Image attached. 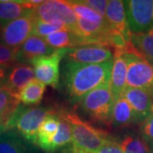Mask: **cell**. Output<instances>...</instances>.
<instances>
[{
    "instance_id": "cell-23",
    "label": "cell",
    "mask_w": 153,
    "mask_h": 153,
    "mask_svg": "<svg viewBox=\"0 0 153 153\" xmlns=\"http://www.w3.org/2000/svg\"><path fill=\"white\" fill-rule=\"evenodd\" d=\"M131 42L153 66V28L147 33L132 34Z\"/></svg>"
},
{
    "instance_id": "cell-33",
    "label": "cell",
    "mask_w": 153,
    "mask_h": 153,
    "mask_svg": "<svg viewBox=\"0 0 153 153\" xmlns=\"http://www.w3.org/2000/svg\"><path fill=\"white\" fill-rule=\"evenodd\" d=\"M64 153H88L86 152H84V151H82V150H80V149H77L75 146H71V148H69L68 150H66L65 151V152Z\"/></svg>"
},
{
    "instance_id": "cell-35",
    "label": "cell",
    "mask_w": 153,
    "mask_h": 153,
    "mask_svg": "<svg viewBox=\"0 0 153 153\" xmlns=\"http://www.w3.org/2000/svg\"><path fill=\"white\" fill-rule=\"evenodd\" d=\"M152 147L150 148V153H153V144H151Z\"/></svg>"
},
{
    "instance_id": "cell-21",
    "label": "cell",
    "mask_w": 153,
    "mask_h": 153,
    "mask_svg": "<svg viewBox=\"0 0 153 153\" xmlns=\"http://www.w3.org/2000/svg\"><path fill=\"white\" fill-rule=\"evenodd\" d=\"M46 85L34 78L18 94L21 103L32 106L38 105L42 100Z\"/></svg>"
},
{
    "instance_id": "cell-6",
    "label": "cell",
    "mask_w": 153,
    "mask_h": 153,
    "mask_svg": "<svg viewBox=\"0 0 153 153\" xmlns=\"http://www.w3.org/2000/svg\"><path fill=\"white\" fill-rule=\"evenodd\" d=\"M126 18L131 34L149 32L153 28V0L123 1Z\"/></svg>"
},
{
    "instance_id": "cell-17",
    "label": "cell",
    "mask_w": 153,
    "mask_h": 153,
    "mask_svg": "<svg viewBox=\"0 0 153 153\" xmlns=\"http://www.w3.org/2000/svg\"><path fill=\"white\" fill-rule=\"evenodd\" d=\"M45 42L53 49H73L86 45L84 40L72 31H59L44 38Z\"/></svg>"
},
{
    "instance_id": "cell-32",
    "label": "cell",
    "mask_w": 153,
    "mask_h": 153,
    "mask_svg": "<svg viewBox=\"0 0 153 153\" xmlns=\"http://www.w3.org/2000/svg\"><path fill=\"white\" fill-rule=\"evenodd\" d=\"M10 66L0 65V88L4 86L6 81H7V78H8V76L10 74Z\"/></svg>"
},
{
    "instance_id": "cell-4",
    "label": "cell",
    "mask_w": 153,
    "mask_h": 153,
    "mask_svg": "<svg viewBox=\"0 0 153 153\" xmlns=\"http://www.w3.org/2000/svg\"><path fill=\"white\" fill-rule=\"evenodd\" d=\"M79 102L82 111L89 118L104 125H111L115 99L110 81L88 93Z\"/></svg>"
},
{
    "instance_id": "cell-29",
    "label": "cell",
    "mask_w": 153,
    "mask_h": 153,
    "mask_svg": "<svg viewBox=\"0 0 153 153\" xmlns=\"http://www.w3.org/2000/svg\"><path fill=\"white\" fill-rule=\"evenodd\" d=\"M80 3L96 12L105 21V11L108 1L106 0H82Z\"/></svg>"
},
{
    "instance_id": "cell-12",
    "label": "cell",
    "mask_w": 153,
    "mask_h": 153,
    "mask_svg": "<svg viewBox=\"0 0 153 153\" xmlns=\"http://www.w3.org/2000/svg\"><path fill=\"white\" fill-rule=\"evenodd\" d=\"M105 22L110 29L121 33L128 42H131L132 34L127 22L123 1H108L105 11Z\"/></svg>"
},
{
    "instance_id": "cell-11",
    "label": "cell",
    "mask_w": 153,
    "mask_h": 153,
    "mask_svg": "<svg viewBox=\"0 0 153 153\" xmlns=\"http://www.w3.org/2000/svg\"><path fill=\"white\" fill-rule=\"evenodd\" d=\"M123 97L131 105L135 122L143 123L152 114L153 109L152 96L147 91L127 87L123 94Z\"/></svg>"
},
{
    "instance_id": "cell-27",
    "label": "cell",
    "mask_w": 153,
    "mask_h": 153,
    "mask_svg": "<svg viewBox=\"0 0 153 153\" xmlns=\"http://www.w3.org/2000/svg\"><path fill=\"white\" fill-rule=\"evenodd\" d=\"M123 153H150L147 142L139 136H127L121 143Z\"/></svg>"
},
{
    "instance_id": "cell-8",
    "label": "cell",
    "mask_w": 153,
    "mask_h": 153,
    "mask_svg": "<svg viewBox=\"0 0 153 153\" xmlns=\"http://www.w3.org/2000/svg\"><path fill=\"white\" fill-rule=\"evenodd\" d=\"M36 20L44 22H60L76 32L77 17L71 7L63 0H47L33 10Z\"/></svg>"
},
{
    "instance_id": "cell-28",
    "label": "cell",
    "mask_w": 153,
    "mask_h": 153,
    "mask_svg": "<svg viewBox=\"0 0 153 153\" xmlns=\"http://www.w3.org/2000/svg\"><path fill=\"white\" fill-rule=\"evenodd\" d=\"M19 49L10 48L0 43V65L10 66L17 63V54Z\"/></svg>"
},
{
    "instance_id": "cell-2",
    "label": "cell",
    "mask_w": 153,
    "mask_h": 153,
    "mask_svg": "<svg viewBox=\"0 0 153 153\" xmlns=\"http://www.w3.org/2000/svg\"><path fill=\"white\" fill-rule=\"evenodd\" d=\"M55 111L45 107L18 105L6 123V131L16 129L17 133L28 143L36 146L38 131L40 125L48 115Z\"/></svg>"
},
{
    "instance_id": "cell-3",
    "label": "cell",
    "mask_w": 153,
    "mask_h": 153,
    "mask_svg": "<svg viewBox=\"0 0 153 153\" xmlns=\"http://www.w3.org/2000/svg\"><path fill=\"white\" fill-rule=\"evenodd\" d=\"M71 127L73 146L88 153H94L105 143L112 140L107 132L94 128L82 120L76 113L60 111L59 112Z\"/></svg>"
},
{
    "instance_id": "cell-9",
    "label": "cell",
    "mask_w": 153,
    "mask_h": 153,
    "mask_svg": "<svg viewBox=\"0 0 153 153\" xmlns=\"http://www.w3.org/2000/svg\"><path fill=\"white\" fill-rule=\"evenodd\" d=\"M35 21L36 18L32 10L27 16L0 28V43L10 48L20 49L25 41L33 35Z\"/></svg>"
},
{
    "instance_id": "cell-13",
    "label": "cell",
    "mask_w": 153,
    "mask_h": 153,
    "mask_svg": "<svg viewBox=\"0 0 153 153\" xmlns=\"http://www.w3.org/2000/svg\"><path fill=\"white\" fill-rule=\"evenodd\" d=\"M55 49L50 47L43 38L32 35L21 46L17 54V61L22 64L30 63L36 58L53 54Z\"/></svg>"
},
{
    "instance_id": "cell-30",
    "label": "cell",
    "mask_w": 153,
    "mask_h": 153,
    "mask_svg": "<svg viewBox=\"0 0 153 153\" xmlns=\"http://www.w3.org/2000/svg\"><path fill=\"white\" fill-rule=\"evenodd\" d=\"M140 132L143 139L146 142L153 144V111L142 123Z\"/></svg>"
},
{
    "instance_id": "cell-5",
    "label": "cell",
    "mask_w": 153,
    "mask_h": 153,
    "mask_svg": "<svg viewBox=\"0 0 153 153\" xmlns=\"http://www.w3.org/2000/svg\"><path fill=\"white\" fill-rule=\"evenodd\" d=\"M121 55L127 65V87L146 90L153 96V66L133 44Z\"/></svg>"
},
{
    "instance_id": "cell-7",
    "label": "cell",
    "mask_w": 153,
    "mask_h": 153,
    "mask_svg": "<svg viewBox=\"0 0 153 153\" xmlns=\"http://www.w3.org/2000/svg\"><path fill=\"white\" fill-rule=\"evenodd\" d=\"M69 49H57L49 55L38 57L29 64L33 66L36 79L54 88L60 84V61L67 55Z\"/></svg>"
},
{
    "instance_id": "cell-31",
    "label": "cell",
    "mask_w": 153,
    "mask_h": 153,
    "mask_svg": "<svg viewBox=\"0 0 153 153\" xmlns=\"http://www.w3.org/2000/svg\"><path fill=\"white\" fill-rule=\"evenodd\" d=\"M94 153H123V152L121 147V145L114 141L113 140H111L105 143L104 145Z\"/></svg>"
},
{
    "instance_id": "cell-34",
    "label": "cell",
    "mask_w": 153,
    "mask_h": 153,
    "mask_svg": "<svg viewBox=\"0 0 153 153\" xmlns=\"http://www.w3.org/2000/svg\"><path fill=\"white\" fill-rule=\"evenodd\" d=\"M6 131V123L2 118H0V134Z\"/></svg>"
},
{
    "instance_id": "cell-26",
    "label": "cell",
    "mask_w": 153,
    "mask_h": 153,
    "mask_svg": "<svg viewBox=\"0 0 153 153\" xmlns=\"http://www.w3.org/2000/svg\"><path fill=\"white\" fill-rule=\"evenodd\" d=\"M66 30L71 31V28L62 22H44L39 20H36L35 24H34L33 35L44 38L51 33L59 32V31H66Z\"/></svg>"
},
{
    "instance_id": "cell-14",
    "label": "cell",
    "mask_w": 153,
    "mask_h": 153,
    "mask_svg": "<svg viewBox=\"0 0 153 153\" xmlns=\"http://www.w3.org/2000/svg\"><path fill=\"white\" fill-rule=\"evenodd\" d=\"M34 77L35 73L33 66L22 63L16 64L11 67L4 87L16 94H19L22 89L34 79Z\"/></svg>"
},
{
    "instance_id": "cell-25",
    "label": "cell",
    "mask_w": 153,
    "mask_h": 153,
    "mask_svg": "<svg viewBox=\"0 0 153 153\" xmlns=\"http://www.w3.org/2000/svg\"><path fill=\"white\" fill-rule=\"evenodd\" d=\"M66 4L71 7V9L77 18L85 20L94 24L107 25L106 22L100 15L86 5L81 4L80 1H66Z\"/></svg>"
},
{
    "instance_id": "cell-10",
    "label": "cell",
    "mask_w": 153,
    "mask_h": 153,
    "mask_svg": "<svg viewBox=\"0 0 153 153\" xmlns=\"http://www.w3.org/2000/svg\"><path fill=\"white\" fill-rule=\"evenodd\" d=\"M113 49L104 44H86L69 49L66 60L81 64H100L112 60Z\"/></svg>"
},
{
    "instance_id": "cell-1",
    "label": "cell",
    "mask_w": 153,
    "mask_h": 153,
    "mask_svg": "<svg viewBox=\"0 0 153 153\" xmlns=\"http://www.w3.org/2000/svg\"><path fill=\"white\" fill-rule=\"evenodd\" d=\"M113 59L100 64H81L66 60L63 81L66 92L73 102H79L84 95L111 79Z\"/></svg>"
},
{
    "instance_id": "cell-15",
    "label": "cell",
    "mask_w": 153,
    "mask_h": 153,
    "mask_svg": "<svg viewBox=\"0 0 153 153\" xmlns=\"http://www.w3.org/2000/svg\"><path fill=\"white\" fill-rule=\"evenodd\" d=\"M60 123V117L57 112L48 115L40 125L38 131L36 146L43 151L51 153L52 142Z\"/></svg>"
},
{
    "instance_id": "cell-19",
    "label": "cell",
    "mask_w": 153,
    "mask_h": 153,
    "mask_svg": "<svg viewBox=\"0 0 153 153\" xmlns=\"http://www.w3.org/2000/svg\"><path fill=\"white\" fill-rule=\"evenodd\" d=\"M0 153H30L27 141L15 130L0 134Z\"/></svg>"
},
{
    "instance_id": "cell-18",
    "label": "cell",
    "mask_w": 153,
    "mask_h": 153,
    "mask_svg": "<svg viewBox=\"0 0 153 153\" xmlns=\"http://www.w3.org/2000/svg\"><path fill=\"white\" fill-rule=\"evenodd\" d=\"M33 10H27L19 0H0V28L11 22L27 16Z\"/></svg>"
},
{
    "instance_id": "cell-20",
    "label": "cell",
    "mask_w": 153,
    "mask_h": 153,
    "mask_svg": "<svg viewBox=\"0 0 153 153\" xmlns=\"http://www.w3.org/2000/svg\"><path fill=\"white\" fill-rule=\"evenodd\" d=\"M135 122V117L131 105L123 97V95L115 100L112 111V126L122 128Z\"/></svg>"
},
{
    "instance_id": "cell-36",
    "label": "cell",
    "mask_w": 153,
    "mask_h": 153,
    "mask_svg": "<svg viewBox=\"0 0 153 153\" xmlns=\"http://www.w3.org/2000/svg\"><path fill=\"white\" fill-rule=\"evenodd\" d=\"M152 111H153V109H152Z\"/></svg>"
},
{
    "instance_id": "cell-22",
    "label": "cell",
    "mask_w": 153,
    "mask_h": 153,
    "mask_svg": "<svg viewBox=\"0 0 153 153\" xmlns=\"http://www.w3.org/2000/svg\"><path fill=\"white\" fill-rule=\"evenodd\" d=\"M20 104L21 101L18 94L11 92L5 87L0 88V118L4 121L5 123Z\"/></svg>"
},
{
    "instance_id": "cell-16",
    "label": "cell",
    "mask_w": 153,
    "mask_h": 153,
    "mask_svg": "<svg viewBox=\"0 0 153 153\" xmlns=\"http://www.w3.org/2000/svg\"><path fill=\"white\" fill-rule=\"evenodd\" d=\"M127 65L121 55L114 54L110 85L115 100L123 95L127 88Z\"/></svg>"
},
{
    "instance_id": "cell-24",
    "label": "cell",
    "mask_w": 153,
    "mask_h": 153,
    "mask_svg": "<svg viewBox=\"0 0 153 153\" xmlns=\"http://www.w3.org/2000/svg\"><path fill=\"white\" fill-rule=\"evenodd\" d=\"M57 113L60 117V123L58 127V130L53 139L51 153L55 152L56 151L60 150V148L64 147L68 144L72 142L71 129L69 123L59 112Z\"/></svg>"
}]
</instances>
